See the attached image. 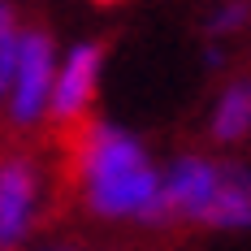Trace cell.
Listing matches in <instances>:
<instances>
[{
	"label": "cell",
	"instance_id": "obj_1",
	"mask_svg": "<svg viewBox=\"0 0 251 251\" xmlns=\"http://www.w3.org/2000/svg\"><path fill=\"white\" fill-rule=\"evenodd\" d=\"M56 151H61V186L82 191V200L100 217H143L165 221V191L151 174L148 156L122 130L100 126L96 117L56 126Z\"/></svg>",
	"mask_w": 251,
	"mask_h": 251
},
{
	"label": "cell",
	"instance_id": "obj_2",
	"mask_svg": "<svg viewBox=\"0 0 251 251\" xmlns=\"http://www.w3.org/2000/svg\"><path fill=\"white\" fill-rule=\"evenodd\" d=\"M52 39L44 26L18 30V74H13V126L39 122V113L52 104Z\"/></svg>",
	"mask_w": 251,
	"mask_h": 251
},
{
	"label": "cell",
	"instance_id": "obj_3",
	"mask_svg": "<svg viewBox=\"0 0 251 251\" xmlns=\"http://www.w3.org/2000/svg\"><path fill=\"white\" fill-rule=\"evenodd\" d=\"M39 195V174L22 151H0V251L13 247L30 226V208Z\"/></svg>",
	"mask_w": 251,
	"mask_h": 251
},
{
	"label": "cell",
	"instance_id": "obj_4",
	"mask_svg": "<svg viewBox=\"0 0 251 251\" xmlns=\"http://www.w3.org/2000/svg\"><path fill=\"white\" fill-rule=\"evenodd\" d=\"M100 56H104V44H78L65 61V70L52 87V113L56 122H78L91 100H96V74H100Z\"/></svg>",
	"mask_w": 251,
	"mask_h": 251
},
{
	"label": "cell",
	"instance_id": "obj_5",
	"mask_svg": "<svg viewBox=\"0 0 251 251\" xmlns=\"http://www.w3.org/2000/svg\"><path fill=\"white\" fill-rule=\"evenodd\" d=\"M203 221L208 226H251V174H243V169H221Z\"/></svg>",
	"mask_w": 251,
	"mask_h": 251
},
{
	"label": "cell",
	"instance_id": "obj_6",
	"mask_svg": "<svg viewBox=\"0 0 251 251\" xmlns=\"http://www.w3.org/2000/svg\"><path fill=\"white\" fill-rule=\"evenodd\" d=\"M247 130H251V82H234L226 96H221L212 134H217L221 143H229V139H243Z\"/></svg>",
	"mask_w": 251,
	"mask_h": 251
},
{
	"label": "cell",
	"instance_id": "obj_7",
	"mask_svg": "<svg viewBox=\"0 0 251 251\" xmlns=\"http://www.w3.org/2000/svg\"><path fill=\"white\" fill-rule=\"evenodd\" d=\"M13 74H18V26L9 18V9H0V96L13 82Z\"/></svg>",
	"mask_w": 251,
	"mask_h": 251
}]
</instances>
